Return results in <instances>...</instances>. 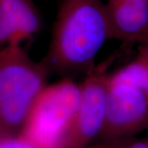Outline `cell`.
I'll list each match as a JSON object with an SVG mask.
<instances>
[{
  "label": "cell",
  "mask_w": 148,
  "mask_h": 148,
  "mask_svg": "<svg viewBox=\"0 0 148 148\" xmlns=\"http://www.w3.org/2000/svg\"><path fill=\"white\" fill-rule=\"evenodd\" d=\"M110 27L102 0H62L45 64L62 73H90Z\"/></svg>",
  "instance_id": "obj_1"
},
{
  "label": "cell",
  "mask_w": 148,
  "mask_h": 148,
  "mask_svg": "<svg viewBox=\"0 0 148 148\" xmlns=\"http://www.w3.org/2000/svg\"><path fill=\"white\" fill-rule=\"evenodd\" d=\"M49 68L30 58L20 45L0 49V128L22 129L32 106L46 86Z\"/></svg>",
  "instance_id": "obj_2"
},
{
  "label": "cell",
  "mask_w": 148,
  "mask_h": 148,
  "mask_svg": "<svg viewBox=\"0 0 148 148\" xmlns=\"http://www.w3.org/2000/svg\"><path fill=\"white\" fill-rule=\"evenodd\" d=\"M81 86L66 79L40 93L21 129V138L36 148H62L77 110Z\"/></svg>",
  "instance_id": "obj_3"
},
{
  "label": "cell",
  "mask_w": 148,
  "mask_h": 148,
  "mask_svg": "<svg viewBox=\"0 0 148 148\" xmlns=\"http://www.w3.org/2000/svg\"><path fill=\"white\" fill-rule=\"evenodd\" d=\"M148 126V94L134 86L109 81L100 141L131 138Z\"/></svg>",
  "instance_id": "obj_4"
},
{
  "label": "cell",
  "mask_w": 148,
  "mask_h": 148,
  "mask_svg": "<svg viewBox=\"0 0 148 148\" xmlns=\"http://www.w3.org/2000/svg\"><path fill=\"white\" fill-rule=\"evenodd\" d=\"M109 76L105 70L93 69L80 84L79 105L62 148H87L98 138L105 119Z\"/></svg>",
  "instance_id": "obj_5"
},
{
  "label": "cell",
  "mask_w": 148,
  "mask_h": 148,
  "mask_svg": "<svg viewBox=\"0 0 148 148\" xmlns=\"http://www.w3.org/2000/svg\"><path fill=\"white\" fill-rule=\"evenodd\" d=\"M111 38L148 42V0H107Z\"/></svg>",
  "instance_id": "obj_6"
},
{
  "label": "cell",
  "mask_w": 148,
  "mask_h": 148,
  "mask_svg": "<svg viewBox=\"0 0 148 148\" xmlns=\"http://www.w3.org/2000/svg\"><path fill=\"white\" fill-rule=\"evenodd\" d=\"M41 26L33 0H0V46L20 45Z\"/></svg>",
  "instance_id": "obj_7"
},
{
  "label": "cell",
  "mask_w": 148,
  "mask_h": 148,
  "mask_svg": "<svg viewBox=\"0 0 148 148\" xmlns=\"http://www.w3.org/2000/svg\"><path fill=\"white\" fill-rule=\"evenodd\" d=\"M109 81L132 86L148 94V42L143 44L131 63L110 75Z\"/></svg>",
  "instance_id": "obj_8"
},
{
  "label": "cell",
  "mask_w": 148,
  "mask_h": 148,
  "mask_svg": "<svg viewBox=\"0 0 148 148\" xmlns=\"http://www.w3.org/2000/svg\"><path fill=\"white\" fill-rule=\"evenodd\" d=\"M0 148H36L23 138H6L0 142Z\"/></svg>",
  "instance_id": "obj_9"
},
{
  "label": "cell",
  "mask_w": 148,
  "mask_h": 148,
  "mask_svg": "<svg viewBox=\"0 0 148 148\" xmlns=\"http://www.w3.org/2000/svg\"><path fill=\"white\" fill-rule=\"evenodd\" d=\"M120 148H148V140L141 141L131 138L117 139Z\"/></svg>",
  "instance_id": "obj_10"
},
{
  "label": "cell",
  "mask_w": 148,
  "mask_h": 148,
  "mask_svg": "<svg viewBox=\"0 0 148 148\" xmlns=\"http://www.w3.org/2000/svg\"><path fill=\"white\" fill-rule=\"evenodd\" d=\"M87 148H120L117 140L100 141L99 143L91 144Z\"/></svg>",
  "instance_id": "obj_11"
}]
</instances>
